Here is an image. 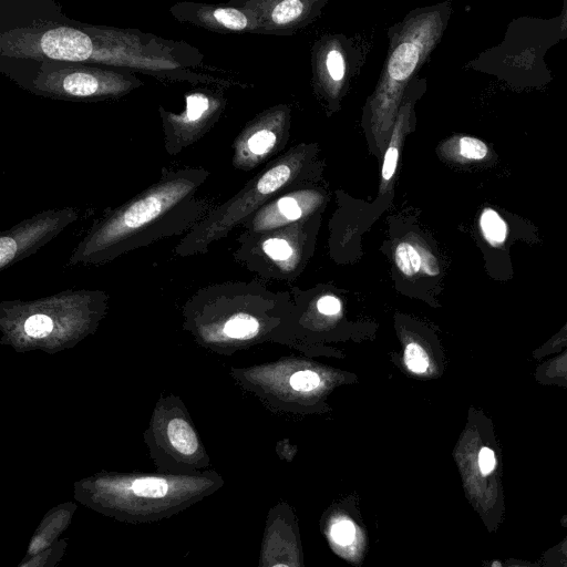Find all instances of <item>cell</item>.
<instances>
[{"label":"cell","instance_id":"1","mask_svg":"<svg viewBox=\"0 0 567 567\" xmlns=\"http://www.w3.org/2000/svg\"><path fill=\"white\" fill-rule=\"evenodd\" d=\"M0 56L112 66L167 81L220 83L204 55L185 42L135 29L91 25L63 14L0 32Z\"/></svg>","mask_w":567,"mask_h":567},{"label":"cell","instance_id":"2","mask_svg":"<svg viewBox=\"0 0 567 567\" xmlns=\"http://www.w3.org/2000/svg\"><path fill=\"white\" fill-rule=\"evenodd\" d=\"M203 167L163 168L161 178L94 220L72 251L69 266L110 262L157 240L190 231L215 207L198 192Z\"/></svg>","mask_w":567,"mask_h":567},{"label":"cell","instance_id":"3","mask_svg":"<svg viewBox=\"0 0 567 567\" xmlns=\"http://www.w3.org/2000/svg\"><path fill=\"white\" fill-rule=\"evenodd\" d=\"M223 484L213 470L177 475L100 471L73 483L76 503L121 523L169 518L215 493Z\"/></svg>","mask_w":567,"mask_h":567},{"label":"cell","instance_id":"4","mask_svg":"<svg viewBox=\"0 0 567 567\" xmlns=\"http://www.w3.org/2000/svg\"><path fill=\"white\" fill-rule=\"evenodd\" d=\"M109 299L101 289H68L32 300H3L0 343L20 353L72 349L97 330Z\"/></svg>","mask_w":567,"mask_h":567},{"label":"cell","instance_id":"5","mask_svg":"<svg viewBox=\"0 0 567 567\" xmlns=\"http://www.w3.org/2000/svg\"><path fill=\"white\" fill-rule=\"evenodd\" d=\"M14 60L28 71L25 78L16 80L20 86L37 95L56 100H117L144 85L133 71L126 69L59 61Z\"/></svg>","mask_w":567,"mask_h":567},{"label":"cell","instance_id":"6","mask_svg":"<svg viewBox=\"0 0 567 567\" xmlns=\"http://www.w3.org/2000/svg\"><path fill=\"white\" fill-rule=\"evenodd\" d=\"M441 29L440 14L434 11L414 17L400 32L370 101V123L378 145L386 142L399 113L402 91L435 45Z\"/></svg>","mask_w":567,"mask_h":567},{"label":"cell","instance_id":"7","mask_svg":"<svg viewBox=\"0 0 567 567\" xmlns=\"http://www.w3.org/2000/svg\"><path fill=\"white\" fill-rule=\"evenodd\" d=\"M143 441L156 472L192 475L210 466L206 447L179 395L168 393L159 396Z\"/></svg>","mask_w":567,"mask_h":567},{"label":"cell","instance_id":"8","mask_svg":"<svg viewBox=\"0 0 567 567\" xmlns=\"http://www.w3.org/2000/svg\"><path fill=\"white\" fill-rule=\"evenodd\" d=\"M299 167V161L292 158L265 172L235 197L215 207L198 225L185 234L174 252L179 257L206 254L214 241L224 237L233 226L290 181Z\"/></svg>","mask_w":567,"mask_h":567},{"label":"cell","instance_id":"9","mask_svg":"<svg viewBox=\"0 0 567 567\" xmlns=\"http://www.w3.org/2000/svg\"><path fill=\"white\" fill-rule=\"evenodd\" d=\"M184 109L174 113L158 107L164 132V146L176 155L207 134L221 115L225 99L218 91L204 89L184 96Z\"/></svg>","mask_w":567,"mask_h":567},{"label":"cell","instance_id":"10","mask_svg":"<svg viewBox=\"0 0 567 567\" xmlns=\"http://www.w3.org/2000/svg\"><path fill=\"white\" fill-rule=\"evenodd\" d=\"M79 218L73 207L43 210L0 234V271L37 252Z\"/></svg>","mask_w":567,"mask_h":567},{"label":"cell","instance_id":"11","mask_svg":"<svg viewBox=\"0 0 567 567\" xmlns=\"http://www.w3.org/2000/svg\"><path fill=\"white\" fill-rule=\"evenodd\" d=\"M169 13L179 22L215 32H241L259 27L257 16L245 7L178 2Z\"/></svg>","mask_w":567,"mask_h":567},{"label":"cell","instance_id":"12","mask_svg":"<svg viewBox=\"0 0 567 567\" xmlns=\"http://www.w3.org/2000/svg\"><path fill=\"white\" fill-rule=\"evenodd\" d=\"M275 115H262L246 126L234 143L233 165L250 169L271 153L278 143Z\"/></svg>","mask_w":567,"mask_h":567},{"label":"cell","instance_id":"13","mask_svg":"<svg viewBox=\"0 0 567 567\" xmlns=\"http://www.w3.org/2000/svg\"><path fill=\"white\" fill-rule=\"evenodd\" d=\"M322 202V195L313 190H300L266 206L254 219L256 229L275 227L301 218Z\"/></svg>","mask_w":567,"mask_h":567},{"label":"cell","instance_id":"14","mask_svg":"<svg viewBox=\"0 0 567 567\" xmlns=\"http://www.w3.org/2000/svg\"><path fill=\"white\" fill-rule=\"evenodd\" d=\"M78 507L74 502H65L49 509L31 536L23 559L32 558L58 543L70 526Z\"/></svg>","mask_w":567,"mask_h":567},{"label":"cell","instance_id":"15","mask_svg":"<svg viewBox=\"0 0 567 567\" xmlns=\"http://www.w3.org/2000/svg\"><path fill=\"white\" fill-rule=\"evenodd\" d=\"M246 1L241 6L251 10L260 20L269 22L271 25L285 27L300 19L308 10L309 2L300 0H284L276 3Z\"/></svg>","mask_w":567,"mask_h":567},{"label":"cell","instance_id":"16","mask_svg":"<svg viewBox=\"0 0 567 567\" xmlns=\"http://www.w3.org/2000/svg\"><path fill=\"white\" fill-rule=\"evenodd\" d=\"M406 124L408 113L405 109H401L399 110L395 123L393 125L391 138L383 158L381 193L388 190V185L395 174L399 161L400 144L403 138Z\"/></svg>","mask_w":567,"mask_h":567},{"label":"cell","instance_id":"17","mask_svg":"<svg viewBox=\"0 0 567 567\" xmlns=\"http://www.w3.org/2000/svg\"><path fill=\"white\" fill-rule=\"evenodd\" d=\"M534 378L543 385L567 388V347L542 361L534 371Z\"/></svg>","mask_w":567,"mask_h":567},{"label":"cell","instance_id":"18","mask_svg":"<svg viewBox=\"0 0 567 567\" xmlns=\"http://www.w3.org/2000/svg\"><path fill=\"white\" fill-rule=\"evenodd\" d=\"M480 227L485 240L492 247H498L507 238L505 220L492 208H485L480 218Z\"/></svg>","mask_w":567,"mask_h":567},{"label":"cell","instance_id":"19","mask_svg":"<svg viewBox=\"0 0 567 567\" xmlns=\"http://www.w3.org/2000/svg\"><path fill=\"white\" fill-rule=\"evenodd\" d=\"M66 539L61 538L58 543L41 554L29 559H22L17 567H55L62 559L66 550Z\"/></svg>","mask_w":567,"mask_h":567},{"label":"cell","instance_id":"20","mask_svg":"<svg viewBox=\"0 0 567 567\" xmlns=\"http://www.w3.org/2000/svg\"><path fill=\"white\" fill-rule=\"evenodd\" d=\"M394 258L399 269L404 275L412 276L421 268V256L415 247L409 243L404 241L398 245Z\"/></svg>","mask_w":567,"mask_h":567},{"label":"cell","instance_id":"21","mask_svg":"<svg viewBox=\"0 0 567 567\" xmlns=\"http://www.w3.org/2000/svg\"><path fill=\"white\" fill-rule=\"evenodd\" d=\"M567 347V321L565 324L548 340L536 348L532 352V358L535 360H543L547 357L557 354Z\"/></svg>","mask_w":567,"mask_h":567},{"label":"cell","instance_id":"22","mask_svg":"<svg viewBox=\"0 0 567 567\" xmlns=\"http://www.w3.org/2000/svg\"><path fill=\"white\" fill-rule=\"evenodd\" d=\"M456 152L458 156L464 159L480 161L487 155L488 148L486 144L478 138L463 136L456 142Z\"/></svg>","mask_w":567,"mask_h":567},{"label":"cell","instance_id":"23","mask_svg":"<svg viewBox=\"0 0 567 567\" xmlns=\"http://www.w3.org/2000/svg\"><path fill=\"white\" fill-rule=\"evenodd\" d=\"M404 363L410 371L423 373L430 365V358L420 344L411 342L404 350Z\"/></svg>","mask_w":567,"mask_h":567},{"label":"cell","instance_id":"24","mask_svg":"<svg viewBox=\"0 0 567 567\" xmlns=\"http://www.w3.org/2000/svg\"><path fill=\"white\" fill-rule=\"evenodd\" d=\"M537 563L543 567H567V535L556 545L546 549Z\"/></svg>","mask_w":567,"mask_h":567},{"label":"cell","instance_id":"25","mask_svg":"<svg viewBox=\"0 0 567 567\" xmlns=\"http://www.w3.org/2000/svg\"><path fill=\"white\" fill-rule=\"evenodd\" d=\"M261 248L274 260H287L292 255L291 246L282 238H268L262 243Z\"/></svg>","mask_w":567,"mask_h":567},{"label":"cell","instance_id":"26","mask_svg":"<svg viewBox=\"0 0 567 567\" xmlns=\"http://www.w3.org/2000/svg\"><path fill=\"white\" fill-rule=\"evenodd\" d=\"M326 69L332 81L340 82L343 79L346 72V63L343 55L339 50L332 49L327 53Z\"/></svg>","mask_w":567,"mask_h":567},{"label":"cell","instance_id":"27","mask_svg":"<svg viewBox=\"0 0 567 567\" xmlns=\"http://www.w3.org/2000/svg\"><path fill=\"white\" fill-rule=\"evenodd\" d=\"M289 382L297 391H311L320 384V378L313 371L302 370L293 373Z\"/></svg>","mask_w":567,"mask_h":567},{"label":"cell","instance_id":"28","mask_svg":"<svg viewBox=\"0 0 567 567\" xmlns=\"http://www.w3.org/2000/svg\"><path fill=\"white\" fill-rule=\"evenodd\" d=\"M331 536L333 540L342 546L351 544L355 536V528L351 520L342 519L333 524L331 527Z\"/></svg>","mask_w":567,"mask_h":567},{"label":"cell","instance_id":"29","mask_svg":"<svg viewBox=\"0 0 567 567\" xmlns=\"http://www.w3.org/2000/svg\"><path fill=\"white\" fill-rule=\"evenodd\" d=\"M317 308L326 316H333L340 311L341 302L334 296H323L318 300Z\"/></svg>","mask_w":567,"mask_h":567},{"label":"cell","instance_id":"30","mask_svg":"<svg viewBox=\"0 0 567 567\" xmlns=\"http://www.w3.org/2000/svg\"><path fill=\"white\" fill-rule=\"evenodd\" d=\"M483 567H543L538 563H532L518 558L492 559Z\"/></svg>","mask_w":567,"mask_h":567},{"label":"cell","instance_id":"31","mask_svg":"<svg viewBox=\"0 0 567 567\" xmlns=\"http://www.w3.org/2000/svg\"><path fill=\"white\" fill-rule=\"evenodd\" d=\"M272 567H289V566H287L285 564H277V565H274Z\"/></svg>","mask_w":567,"mask_h":567}]
</instances>
